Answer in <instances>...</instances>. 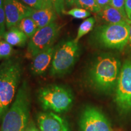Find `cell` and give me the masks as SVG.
<instances>
[{"mask_svg": "<svg viewBox=\"0 0 131 131\" xmlns=\"http://www.w3.org/2000/svg\"><path fill=\"white\" fill-rule=\"evenodd\" d=\"M96 1L101 9L108 6H111V0H96Z\"/></svg>", "mask_w": 131, "mask_h": 131, "instance_id": "26", "label": "cell"}, {"mask_svg": "<svg viewBox=\"0 0 131 131\" xmlns=\"http://www.w3.org/2000/svg\"><path fill=\"white\" fill-rule=\"evenodd\" d=\"M29 7L34 9H40L49 6L45 0H22Z\"/></svg>", "mask_w": 131, "mask_h": 131, "instance_id": "22", "label": "cell"}, {"mask_svg": "<svg viewBox=\"0 0 131 131\" xmlns=\"http://www.w3.org/2000/svg\"><path fill=\"white\" fill-rule=\"evenodd\" d=\"M57 15L54 9L47 6L40 9H34L29 16L32 18L39 29L55 22Z\"/></svg>", "mask_w": 131, "mask_h": 131, "instance_id": "13", "label": "cell"}, {"mask_svg": "<svg viewBox=\"0 0 131 131\" xmlns=\"http://www.w3.org/2000/svg\"><path fill=\"white\" fill-rule=\"evenodd\" d=\"M38 123L40 131H70L68 123L50 111L39 114Z\"/></svg>", "mask_w": 131, "mask_h": 131, "instance_id": "11", "label": "cell"}, {"mask_svg": "<svg viewBox=\"0 0 131 131\" xmlns=\"http://www.w3.org/2000/svg\"><path fill=\"white\" fill-rule=\"evenodd\" d=\"M76 0H64V3L68 5V6H72L75 4Z\"/></svg>", "mask_w": 131, "mask_h": 131, "instance_id": "28", "label": "cell"}, {"mask_svg": "<svg viewBox=\"0 0 131 131\" xmlns=\"http://www.w3.org/2000/svg\"><path fill=\"white\" fill-rule=\"evenodd\" d=\"M95 38L103 46L122 49L128 43V23L109 24L101 26L95 33Z\"/></svg>", "mask_w": 131, "mask_h": 131, "instance_id": "6", "label": "cell"}, {"mask_svg": "<svg viewBox=\"0 0 131 131\" xmlns=\"http://www.w3.org/2000/svg\"><path fill=\"white\" fill-rule=\"evenodd\" d=\"M30 96L27 88H19L15 100L3 118L1 131H27L29 114Z\"/></svg>", "mask_w": 131, "mask_h": 131, "instance_id": "1", "label": "cell"}, {"mask_svg": "<svg viewBox=\"0 0 131 131\" xmlns=\"http://www.w3.org/2000/svg\"><path fill=\"white\" fill-rule=\"evenodd\" d=\"M125 11L127 18L131 21V0H125Z\"/></svg>", "mask_w": 131, "mask_h": 131, "instance_id": "25", "label": "cell"}, {"mask_svg": "<svg viewBox=\"0 0 131 131\" xmlns=\"http://www.w3.org/2000/svg\"><path fill=\"white\" fill-rule=\"evenodd\" d=\"M18 26V28L23 32L28 38L32 37L38 29L37 24L30 16H27L21 19Z\"/></svg>", "mask_w": 131, "mask_h": 131, "instance_id": "16", "label": "cell"}, {"mask_svg": "<svg viewBox=\"0 0 131 131\" xmlns=\"http://www.w3.org/2000/svg\"><path fill=\"white\" fill-rule=\"evenodd\" d=\"M75 5L92 12L98 13L101 10V8L98 5L96 0H76Z\"/></svg>", "mask_w": 131, "mask_h": 131, "instance_id": "18", "label": "cell"}, {"mask_svg": "<svg viewBox=\"0 0 131 131\" xmlns=\"http://www.w3.org/2000/svg\"><path fill=\"white\" fill-rule=\"evenodd\" d=\"M78 52V42L74 40L66 41L58 46L53 54L50 74L60 76L69 71L76 62Z\"/></svg>", "mask_w": 131, "mask_h": 131, "instance_id": "5", "label": "cell"}, {"mask_svg": "<svg viewBox=\"0 0 131 131\" xmlns=\"http://www.w3.org/2000/svg\"><path fill=\"white\" fill-rule=\"evenodd\" d=\"M12 46L6 41H0V59L8 58L12 53Z\"/></svg>", "mask_w": 131, "mask_h": 131, "instance_id": "21", "label": "cell"}, {"mask_svg": "<svg viewBox=\"0 0 131 131\" xmlns=\"http://www.w3.org/2000/svg\"><path fill=\"white\" fill-rule=\"evenodd\" d=\"M38 99L45 110L54 113L66 112L71 108L73 102L72 92L60 85H50L41 89Z\"/></svg>", "mask_w": 131, "mask_h": 131, "instance_id": "3", "label": "cell"}, {"mask_svg": "<svg viewBox=\"0 0 131 131\" xmlns=\"http://www.w3.org/2000/svg\"><path fill=\"white\" fill-rule=\"evenodd\" d=\"M6 26V18L3 7H0V37L4 35Z\"/></svg>", "mask_w": 131, "mask_h": 131, "instance_id": "24", "label": "cell"}, {"mask_svg": "<svg viewBox=\"0 0 131 131\" xmlns=\"http://www.w3.org/2000/svg\"><path fill=\"white\" fill-rule=\"evenodd\" d=\"M115 102L122 112L131 111V61L124 62L117 81Z\"/></svg>", "mask_w": 131, "mask_h": 131, "instance_id": "8", "label": "cell"}, {"mask_svg": "<svg viewBox=\"0 0 131 131\" xmlns=\"http://www.w3.org/2000/svg\"><path fill=\"white\" fill-rule=\"evenodd\" d=\"M95 23V19L94 17L89 18L86 19V20L83 21L78 28L77 35L74 40L75 41L78 42V41L81 38L92 30Z\"/></svg>", "mask_w": 131, "mask_h": 131, "instance_id": "17", "label": "cell"}, {"mask_svg": "<svg viewBox=\"0 0 131 131\" xmlns=\"http://www.w3.org/2000/svg\"><path fill=\"white\" fill-rule=\"evenodd\" d=\"M21 75L20 64L13 60L0 65V119L9 109L16 92Z\"/></svg>", "mask_w": 131, "mask_h": 131, "instance_id": "2", "label": "cell"}, {"mask_svg": "<svg viewBox=\"0 0 131 131\" xmlns=\"http://www.w3.org/2000/svg\"><path fill=\"white\" fill-rule=\"evenodd\" d=\"M129 24V40L128 44L129 46L131 47V21L128 23Z\"/></svg>", "mask_w": 131, "mask_h": 131, "instance_id": "27", "label": "cell"}, {"mask_svg": "<svg viewBox=\"0 0 131 131\" xmlns=\"http://www.w3.org/2000/svg\"><path fill=\"white\" fill-rule=\"evenodd\" d=\"M55 49V47L52 46V47L41 52L32 58L31 70L34 74L42 75L46 71L52 61Z\"/></svg>", "mask_w": 131, "mask_h": 131, "instance_id": "12", "label": "cell"}, {"mask_svg": "<svg viewBox=\"0 0 131 131\" xmlns=\"http://www.w3.org/2000/svg\"><path fill=\"white\" fill-rule=\"evenodd\" d=\"M4 0H0V7H3Z\"/></svg>", "mask_w": 131, "mask_h": 131, "instance_id": "30", "label": "cell"}, {"mask_svg": "<svg viewBox=\"0 0 131 131\" xmlns=\"http://www.w3.org/2000/svg\"><path fill=\"white\" fill-rule=\"evenodd\" d=\"M111 6L118 10L124 16L127 17L125 11V0H111Z\"/></svg>", "mask_w": 131, "mask_h": 131, "instance_id": "23", "label": "cell"}, {"mask_svg": "<svg viewBox=\"0 0 131 131\" xmlns=\"http://www.w3.org/2000/svg\"><path fill=\"white\" fill-rule=\"evenodd\" d=\"M27 35L18 27H13L4 34V38L11 46H24L27 40Z\"/></svg>", "mask_w": 131, "mask_h": 131, "instance_id": "15", "label": "cell"}, {"mask_svg": "<svg viewBox=\"0 0 131 131\" xmlns=\"http://www.w3.org/2000/svg\"><path fill=\"white\" fill-rule=\"evenodd\" d=\"M101 18L109 24L129 23L130 20L124 16L118 10L111 6L101 9L98 12Z\"/></svg>", "mask_w": 131, "mask_h": 131, "instance_id": "14", "label": "cell"}, {"mask_svg": "<svg viewBox=\"0 0 131 131\" xmlns=\"http://www.w3.org/2000/svg\"><path fill=\"white\" fill-rule=\"evenodd\" d=\"M49 7L54 9L58 15L64 14L65 3L64 0H45Z\"/></svg>", "mask_w": 131, "mask_h": 131, "instance_id": "19", "label": "cell"}, {"mask_svg": "<svg viewBox=\"0 0 131 131\" xmlns=\"http://www.w3.org/2000/svg\"><path fill=\"white\" fill-rule=\"evenodd\" d=\"M64 14L72 16L73 18L77 19H84L90 16L91 13L86 9H82V8L80 7H76L73 8L72 9L70 10L68 12H66L65 11Z\"/></svg>", "mask_w": 131, "mask_h": 131, "instance_id": "20", "label": "cell"}, {"mask_svg": "<svg viewBox=\"0 0 131 131\" xmlns=\"http://www.w3.org/2000/svg\"><path fill=\"white\" fill-rule=\"evenodd\" d=\"M3 9L8 29L18 25L21 19L30 16L34 9L23 4L18 0H4Z\"/></svg>", "mask_w": 131, "mask_h": 131, "instance_id": "10", "label": "cell"}, {"mask_svg": "<svg viewBox=\"0 0 131 131\" xmlns=\"http://www.w3.org/2000/svg\"><path fill=\"white\" fill-rule=\"evenodd\" d=\"M81 131H113L110 123L99 109L87 107L80 121Z\"/></svg>", "mask_w": 131, "mask_h": 131, "instance_id": "9", "label": "cell"}, {"mask_svg": "<svg viewBox=\"0 0 131 131\" xmlns=\"http://www.w3.org/2000/svg\"><path fill=\"white\" fill-rule=\"evenodd\" d=\"M120 63L111 57H101L93 66L91 71L92 82L98 89L107 91L114 87L119 75Z\"/></svg>", "mask_w": 131, "mask_h": 131, "instance_id": "4", "label": "cell"}, {"mask_svg": "<svg viewBox=\"0 0 131 131\" xmlns=\"http://www.w3.org/2000/svg\"><path fill=\"white\" fill-rule=\"evenodd\" d=\"M61 26L53 22L42 28L38 29L30 38L27 46V56L34 58L37 54L53 46L59 35Z\"/></svg>", "mask_w": 131, "mask_h": 131, "instance_id": "7", "label": "cell"}, {"mask_svg": "<svg viewBox=\"0 0 131 131\" xmlns=\"http://www.w3.org/2000/svg\"><path fill=\"white\" fill-rule=\"evenodd\" d=\"M27 131H39L37 129H36L35 127H31L29 128L28 130H27Z\"/></svg>", "mask_w": 131, "mask_h": 131, "instance_id": "29", "label": "cell"}]
</instances>
